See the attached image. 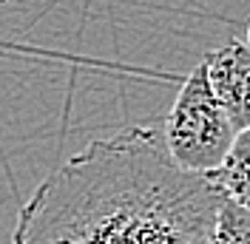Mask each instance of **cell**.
I'll list each match as a JSON object with an SVG mask.
<instances>
[{
  "label": "cell",
  "instance_id": "obj_1",
  "mask_svg": "<svg viewBox=\"0 0 250 244\" xmlns=\"http://www.w3.org/2000/svg\"><path fill=\"white\" fill-rule=\"evenodd\" d=\"M225 193L179 168L156 128L94 139L20 207L12 244H210Z\"/></svg>",
  "mask_w": 250,
  "mask_h": 244
},
{
  "label": "cell",
  "instance_id": "obj_2",
  "mask_svg": "<svg viewBox=\"0 0 250 244\" xmlns=\"http://www.w3.org/2000/svg\"><path fill=\"white\" fill-rule=\"evenodd\" d=\"M236 131L225 105L210 88L205 60L188 74L165 117L162 139L171 159L190 173L216 170L233 148Z\"/></svg>",
  "mask_w": 250,
  "mask_h": 244
},
{
  "label": "cell",
  "instance_id": "obj_3",
  "mask_svg": "<svg viewBox=\"0 0 250 244\" xmlns=\"http://www.w3.org/2000/svg\"><path fill=\"white\" fill-rule=\"evenodd\" d=\"M210 88L225 105L236 131L250 128V46L230 40L202 57Z\"/></svg>",
  "mask_w": 250,
  "mask_h": 244
},
{
  "label": "cell",
  "instance_id": "obj_4",
  "mask_svg": "<svg viewBox=\"0 0 250 244\" xmlns=\"http://www.w3.org/2000/svg\"><path fill=\"white\" fill-rule=\"evenodd\" d=\"M225 196L250 210V128L239 131L233 139V148L228 151L225 162L216 170L205 173Z\"/></svg>",
  "mask_w": 250,
  "mask_h": 244
},
{
  "label": "cell",
  "instance_id": "obj_5",
  "mask_svg": "<svg viewBox=\"0 0 250 244\" xmlns=\"http://www.w3.org/2000/svg\"><path fill=\"white\" fill-rule=\"evenodd\" d=\"M210 244H250V210L225 196L216 216Z\"/></svg>",
  "mask_w": 250,
  "mask_h": 244
},
{
  "label": "cell",
  "instance_id": "obj_6",
  "mask_svg": "<svg viewBox=\"0 0 250 244\" xmlns=\"http://www.w3.org/2000/svg\"><path fill=\"white\" fill-rule=\"evenodd\" d=\"M248 46H250V23H248Z\"/></svg>",
  "mask_w": 250,
  "mask_h": 244
}]
</instances>
